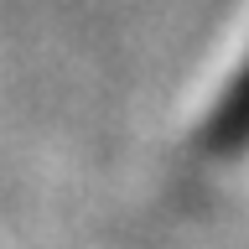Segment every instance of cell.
I'll use <instances>...</instances> for the list:
<instances>
[{
    "label": "cell",
    "mask_w": 249,
    "mask_h": 249,
    "mask_svg": "<svg viewBox=\"0 0 249 249\" xmlns=\"http://www.w3.org/2000/svg\"><path fill=\"white\" fill-rule=\"evenodd\" d=\"M202 145H208L213 156H239V151H249V62L233 73L229 93H223L218 109L208 114Z\"/></svg>",
    "instance_id": "obj_1"
}]
</instances>
